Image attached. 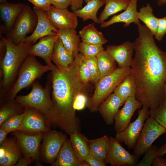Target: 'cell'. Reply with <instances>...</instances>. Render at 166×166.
I'll return each mask as SVG.
<instances>
[{
	"instance_id": "obj_7",
	"label": "cell",
	"mask_w": 166,
	"mask_h": 166,
	"mask_svg": "<svg viewBox=\"0 0 166 166\" xmlns=\"http://www.w3.org/2000/svg\"><path fill=\"white\" fill-rule=\"evenodd\" d=\"M37 21V16L34 10L26 5L12 29L7 34V38L16 45L20 44L28 34L34 31Z\"/></svg>"
},
{
	"instance_id": "obj_8",
	"label": "cell",
	"mask_w": 166,
	"mask_h": 166,
	"mask_svg": "<svg viewBox=\"0 0 166 166\" xmlns=\"http://www.w3.org/2000/svg\"><path fill=\"white\" fill-rule=\"evenodd\" d=\"M166 133V128L152 117H148L145 121L133 148V154L138 158L141 156L157 139Z\"/></svg>"
},
{
	"instance_id": "obj_39",
	"label": "cell",
	"mask_w": 166,
	"mask_h": 166,
	"mask_svg": "<svg viewBox=\"0 0 166 166\" xmlns=\"http://www.w3.org/2000/svg\"><path fill=\"white\" fill-rule=\"evenodd\" d=\"M83 56L79 65V74L81 81L87 85L89 82H91V76L87 65L83 59Z\"/></svg>"
},
{
	"instance_id": "obj_24",
	"label": "cell",
	"mask_w": 166,
	"mask_h": 166,
	"mask_svg": "<svg viewBox=\"0 0 166 166\" xmlns=\"http://www.w3.org/2000/svg\"><path fill=\"white\" fill-rule=\"evenodd\" d=\"M74 29L67 28L59 30L57 33L65 49L75 57L79 53L80 37Z\"/></svg>"
},
{
	"instance_id": "obj_25",
	"label": "cell",
	"mask_w": 166,
	"mask_h": 166,
	"mask_svg": "<svg viewBox=\"0 0 166 166\" xmlns=\"http://www.w3.org/2000/svg\"><path fill=\"white\" fill-rule=\"evenodd\" d=\"M75 57L74 55L64 47L59 37L55 44L51 60L58 67L66 68L73 62Z\"/></svg>"
},
{
	"instance_id": "obj_37",
	"label": "cell",
	"mask_w": 166,
	"mask_h": 166,
	"mask_svg": "<svg viewBox=\"0 0 166 166\" xmlns=\"http://www.w3.org/2000/svg\"><path fill=\"white\" fill-rule=\"evenodd\" d=\"M150 116L166 128V105L162 104L154 109H149Z\"/></svg>"
},
{
	"instance_id": "obj_49",
	"label": "cell",
	"mask_w": 166,
	"mask_h": 166,
	"mask_svg": "<svg viewBox=\"0 0 166 166\" xmlns=\"http://www.w3.org/2000/svg\"><path fill=\"white\" fill-rule=\"evenodd\" d=\"M10 132L5 128H0V145L6 140L7 134Z\"/></svg>"
},
{
	"instance_id": "obj_26",
	"label": "cell",
	"mask_w": 166,
	"mask_h": 166,
	"mask_svg": "<svg viewBox=\"0 0 166 166\" xmlns=\"http://www.w3.org/2000/svg\"><path fill=\"white\" fill-rule=\"evenodd\" d=\"M79 35L82 42L88 44L103 45L108 41L95 27L94 22L84 27L79 31Z\"/></svg>"
},
{
	"instance_id": "obj_13",
	"label": "cell",
	"mask_w": 166,
	"mask_h": 166,
	"mask_svg": "<svg viewBox=\"0 0 166 166\" xmlns=\"http://www.w3.org/2000/svg\"><path fill=\"white\" fill-rule=\"evenodd\" d=\"M26 108L20 131L37 133L49 131L50 125L42 114L34 109Z\"/></svg>"
},
{
	"instance_id": "obj_16",
	"label": "cell",
	"mask_w": 166,
	"mask_h": 166,
	"mask_svg": "<svg viewBox=\"0 0 166 166\" xmlns=\"http://www.w3.org/2000/svg\"><path fill=\"white\" fill-rule=\"evenodd\" d=\"M124 105L114 117V129L116 133L122 131L127 128L134 112L143 106L135 96L129 97Z\"/></svg>"
},
{
	"instance_id": "obj_46",
	"label": "cell",
	"mask_w": 166,
	"mask_h": 166,
	"mask_svg": "<svg viewBox=\"0 0 166 166\" xmlns=\"http://www.w3.org/2000/svg\"><path fill=\"white\" fill-rule=\"evenodd\" d=\"M84 0H70L71 9L73 11L82 8Z\"/></svg>"
},
{
	"instance_id": "obj_30",
	"label": "cell",
	"mask_w": 166,
	"mask_h": 166,
	"mask_svg": "<svg viewBox=\"0 0 166 166\" xmlns=\"http://www.w3.org/2000/svg\"><path fill=\"white\" fill-rule=\"evenodd\" d=\"M104 4V0H92L87 3L83 7L73 12L77 17L82 18L83 21L91 19L95 23L97 24L98 21L97 12Z\"/></svg>"
},
{
	"instance_id": "obj_50",
	"label": "cell",
	"mask_w": 166,
	"mask_h": 166,
	"mask_svg": "<svg viewBox=\"0 0 166 166\" xmlns=\"http://www.w3.org/2000/svg\"><path fill=\"white\" fill-rule=\"evenodd\" d=\"M166 154V143L160 147L158 148L157 150V155L159 156H163Z\"/></svg>"
},
{
	"instance_id": "obj_45",
	"label": "cell",
	"mask_w": 166,
	"mask_h": 166,
	"mask_svg": "<svg viewBox=\"0 0 166 166\" xmlns=\"http://www.w3.org/2000/svg\"><path fill=\"white\" fill-rule=\"evenodd\" d=\"M53 6L60 9H67L70 5V0H49Z\"/></svg>"
},
{
	"instance_id": "obj_31",
	"label": "cell",
	"mask_w": 166,
	"mask_h": 166,
	"mask_svg": "<svg viewBox=\"0 0 166 166\" xmlns=\"http://www.w3.org/2000/svg\"><path fill=\"white\" fill-rule=\"evenodd\" d=\"M105 6L99 18L97 24L105 21L109 16L122 10H125L130 0H104Z\"/></svg>"
},
{
	"instance_id": "obj_32",
	"label": "cell",
	"mask_w": 166,
	"mask_h": 166,
	"mask_svg": "<svg viewBox=\"0 0 166 166\" xmlns=\"http://www.w3.org/2000/svg\"><path fill=\"white\" fill-rule=\"evenodd\" d=\"M137 14L139 19L144 23L154 36L157 31L158 18L154 15L150 4L148 3L146 6H142Z\"/></svg>"
},
{
	"instance_id": "obj_54",
	"label": "cell",
	"mask_w": 166,
	"mask_h": 166,
	"mask_svg": "<svg viewBox=\"0 0 166 166\" xmlns=\"http://www.w3.org/2000/svg\"><path fill=\"white\" fill-rule=\"evenodd\" d=\"M7 2L6 0H0V3H4Z\"/></svg>"
},
{
	"instance_id": "obj_20",
	"label": "cell",
	"mask_w": 166,
	"mask_h": 166,
	"mask_svg": "<svg viewBox=\"0 0 166 166\" xmlns=\"http://www.w3.org/2000/svg\"><path fill=\"white\" fill-rule=\"evenodd\" d=\"M137 0H130L128 7L121 14L113 16L109 20L101 24V28H106L114 24L122 22L126 27L133 23L137 26L140 22L138 17L137 10Z\"/></svg>"
},
{
	"instance_id": "obj_27",
	"label": "cell",
	"mask_w": 166,
	"mask_h": 166,
	"mask_svg": "<svg viewBox=\"0 0 166 166\" xmlns=\"http://www.w3.org/2000/svg\"><path fill=\"white\" fill-rule=\"evenodd\" d=\"M109 145V137L106 135L88 140L89 153L99 160L105 162Z\"/></svg>"
},
{
	"instance_id": "obj_36",
	"label": "cell",
	"mask_w": 166,
	"mask_h": 166,
	"mask_svg": "<svg viewBox=\"0 0 166 166\" xmlns=\"http://www.w3.org/2000/svg\"><path fill=\"white\" fill-rule=\"evenodd\" d=\"M103 45H95L81 42L79 46V51L85 56L97 57L104 50Z\"/></svg>"
},
{
	"instance_id": "obj_17",
	"label": "cell",
	"mask_w": 166,
	"mask_h": 166,
	"mask_svg": "<svg viewBox=\"0 0 166 166\" xmlns=\"http://www.w3.org/2000/svg\"><path fill=\"white\" fill-rule=\"evenodd\" d=\"M33 10L38 18L36 28L32 34L26 37L22 42L32 44L43 37L57 34L58 30L51 24L47 18L45 11L35 8Z\"/></svg>"
},
{
	"instance_id": "obj_51",
	"label": "cell",
	"mask_w": 166,
	"mask_h": 166,
	"mask_svg": "<svg viewBox=\"0 0 166 166\" xmlns=\"http://www.w3.org/2000/svg\"><path fill=\"white\" fill-rule=\"evenodd\" d=\"M157 5L159 6H162L166 5V0H157Z\"/></svg>"
},
{
	"instance_id": "obj_4",
	"label": "cell",
	"mask_w": 166,
	"mask_h": 166,
	"mask_svg": "<svg viewBox=\"0 0 166 166\" xmlns=\"http://www.w3.org/2000/svg\"><path fill=\"white\" fill-rule=\"evenodd\" d=\"M51 85V82L50 84L48 81L43 88L35 81L29 94L16 96L15 101L26 107L38 110L45 116L50 125H53L54 107L50 95Z\"/></svg>"
},
{
	"instance_id": "obj_35",
	"label": "cell",
	"mask_w": 166,
	"mask_h": 166,
	"mask_svg": "<svg viewBox=\"0 0 166 166\" xmlns=\"http://www.w3.org/2000/svg\"><path fill=\"white\" fill-rule=\"evenodd\" d=\"M24 113L20 114H15L4 121L0 127L6 129L10 132L21 130Z\"/></svg>"
},
{
	"instance_id": "obj_48",
	"label": "cell",
	"mask_w": 166,
	"mask_h": 166,
	"mask_svg": "<svg viewBox=\"0 0 166 166\" xmlns=\"http://www.w3.org/2000/svg\"><path fill=\"white\" fill-rule=\"evenodd\" d=\"M31 159L26 157L20 158L16 164V166H27L30 164Z\"/></svg>"
},
{
	"instance_id": "obj_55",
	"label": "cell",
	"mask_w": 166,
	"mask_h": 166,
	"mask_svg": "<svg viewBox=\"0 0 166 166\" xmlns=\"http://www.w3.org/2000/svg\"><path fill=\"white\" fill-rule=\"evenodd\" d=\"M92 0H84L86 3H87L88 2H89V1Z\"/></svg>"
},
{
	"instance_id": "obj_34",
	"label": "cell",
	"mask_w": 166,
	"mask_h": 166,
	"mask_svg": "<svg viewBox=\"0 0 166 166\" xmlns=\"http://www.w3.org/2000/svg\"><path fill=\"white\" fill-rule=\"evenodd\" d=\"M83 59L85 62L91 76V82L95 84L100 79V74L97 57L83 55Z\"/></svg>"
},
{
	"instance_id": "obj_38",
	"label": "cell",
	"mask_w": 166,
	"mask_h": 166,
	"mask_svg": "<svg viewBox=\"0 0 166 166\" xmlns=\"http://www.w3.org/2000/svg\"><path fill=\"white\" fill-rule=\"evenodd\" d=\"M158 148L157 145H152L144 154L143 158L136 166H151L154 159L157 156Z\"/></svg>"
},
{
	"instance_id": "obj_15",
	"label": "cell",
	"mask_w": 166,
	"mask_h": 166,
	"mask_svg": "<svg viewBox=\"0 0 166 166\" xmlns=\"http://www.w3.org/2000/svg\"><path fill=\"white\" fill-rule=\"evenodd\" d=\"M134 49V42L127 41L117 45H107L105 50L117 63L118 68H131Z\"/></svg>"
},
{
	"instance_id": "obj_10",
	"label": "cell",
	"mask_w": 166,
	"mask_h": 166,
	"mask_svg": "<svg viewBox=\"0 0 166 166\" xmlns=\"http://www.w3.org/2000/svg\"><path fill=\"white\" fill-rule=\"evenodd\" d=\"M138 158L124 148L115 137H110L108 152L105 161L106 164L112 166H136Z\"/></svg>"
},
{
	"instance_id": "obj_43",
	"label": "cell",
	"mask_w": 166,
	"mask_h": 166,
	"mask_svg": "<svg viewBox=\"0 0 166 166\" xmlns=\"http://www.w3.org/2000/svg\"><path fill=\"white\" fill-rule=\"evenodd\" d=\"M34 5V8L41 9L45 11H47L51 4L49 0H27Z\"/></svg>"
},
{
	"instance_id": "obj_52",
	"label": "cell",
	"mask_w": 166,
	"mask_h": 166,
	"mask_svg": "<svg viewBox=\"0 0 166 166\" xmlns=\"http://www.w3.org/2000/svg\"><path fill=\"white\" fill-rule=\"evenodd\" d=\"M164 100L163 104L166 105V80L164 86Z\"/></svg>"
},
{
	"instance_id": "obj_11",
	"label": "cell",
	"mask_w": 166,
	"mask_h": 166,
	"mask_svg": "<svg viewBox=\"0 0 166 166\" xmlns=\"http://www.w3.org/2000/svg\"><path fill=\"white\" fill-rule=\"evenodd\" d=\"M45 133L42 137V154L45 162L52 164L56 160L67 137L62 132L55 130Z\"/></svg>"
},
{
	"instance_id": "obj_1",
	"label": "cell",
	"mask_w": 166,
	"mask_h": 166,
	"mask_svg": "<svg viewBox=\"0 0 166 166\" xmlns=\"http://www.w3.org/2000/svg\"><path fill=\"white\" fill-rule=\"evenodd\" d=\"M134 42V56L131 66L135 79L136 99L143 106L154 109L163 104L166 80V51L156 45L154 35L145 25H137Z\"/></svg>"
},
{
	"instance_id": "obj_22",
	"label": "cell",
	"mask_w": 166,
	"mask_h": 166,
	"mask_svg": "<svg viewBox=\"0 0 166 166\" xmlns=\"http://www.w3.org/2000/svg\"><path fill=\"white\" fill-rule=\"evenodd\" d=\"M123 105L120 98L114 93L101 103L98 110L106 124L111 125L113 124L115 116Z\"/></svg>"
},
{
	"instance_id": "obj_28",
	"label": "cell",
	"mask_w": 166,
	"mask_h": 166,
	"mask_svg": "<svg viewBox=\"0 0 166 166\" xmlns=\"http://www.w3.org/2000/svg\"><path fill=\"white\" fill-rule=\"evenodd\" d=\"M114 93L121 99L123 105L130 97L135 96L136 92L135 79L131 73L127 75L115 88Z\"/></svg>"
},
{
	"instance_id": "obj_19",
	"label": "cell",
	"mask_w": 166,
	"mask_h": 166,
	"mask_svg": "<svg viewBox=\"0 0 166 166\" xmlns=\"http://www.w3.org/2000/svg\"><path fill=\"white\" fill-rule=\"evenodd\" d=\"M26 6L24 3H0L1 16L4 23L1 28V34L3 32L8 34L10 32Z\"/></svg>"
},
{
	"instance_id": "obj_9",
	"label": "cell",
	"mask_w": 166,
	"mask_h": 166,
	"mask_svg": "<svg viewBox=\"0 0 166 166\" xmlns=\"http://www.w3.org/2000/svg\"><path fill=\"white\" fill-rule=\"evenodd\" d=\"M138 116L133 122L130 123L124 130L116 133L115 137L120 142H123L130 149L133 148L140 133L146 120L149 116V109L143 106L138 112Z\"/></svg>"
},
{
	"instance_id": "obj_53",
	"label": "cell",
	"mask_w": 166,
	"mask_h": 166,
	"mask_svg": "<svg viewBox=\"0 0 166 166\" xmlns=\"http://www.w3.org/2000/svg\"><path fill=\"white\" fill-rule=\"evenodd\" d=\"M79 166H90L88 162L85 160L80 162Z\"/></svg>"
},
{
	"instance_id": "obj_33",
	"label": "cell",
	"mask_w": 166,
	"mask_h": 166,
	"mask_svg": "<svg viewBox=\"0 0 166 166\" xmlns=\"http://www.w3.org/2000/svg\"><path fill=\"white\" fill-rule=\"evenodd\" d=\"M97 57L100 71V79L111 73L117 68L116 62L106 50L101 51Z\"/></svg>"
},
{
	"instance_id": "obj_3",
	"label": "cell",
	"mask_w": 166,
	"mask_h": 166,
	"mask_svg": "<svg viewBox=\"0 0 166 166\" xmlns=\"http://www.w3.org/2000/svg\"><path fill=\"white\" fill-rule=\"evenodd\" d=\"M6 47V52L1 62L2 85L6 89L12 84L22 63L29 55L32 44L22 42L16 45L7 38L0 36Z\"/></svg>"
},
{
	"instance_id": "obj_23",
	"label": "cell",
	"mask_w": 166,
	"mask_h": 166,
	"mask_svg": "<svg viewBox=\"0 0 166 166\" xmlns=\"http://www.w3.org/2000/svg\"><path fill=\"white\" fill-rule=\"evenodd\" d=\"M80 161L76 156L70 140H65L55 160L53 166H79Z\"/></svg>"
},
{
	"instance_id": "obj_21",
	"label": "cell",
	"mask_w": 166,
	"mask_h": 166,
	"mask_svg": "<svg viewBox=\"0 0 166 166\" xmlns=\"http://www.w3.org/2000/svg\"><path fill=\"white\" fill-rule=\"evenodd\" d=\"M19 146L13 139H6L0 147V165H15L21 158Z\"/></svg>"
},
{
	"instance_id": "obj_14",
	"label": "cell",
	"mask_w": 166,
	"mask_h": 166,
	"mask_svg": "<svg viewBox=\"0 0 166 166\" xmlns=\"http://www.w3.org/2000/svg\"><path fill=\"white\" fill-rule=\"evenodd\" d=\"M45 12L51 24L58 30L67 28L76 29L77 26V17L67 9L57 8L51 5Z\"/></svg>"
},
{
	"instance_id": "obj_47",
	"label": "cell",
	"mask_w": 166,
	"mask_h": 166,
	"mask_svg": "<svg viewBox=\"0 0 166 166\" xmlns=\"http://www.w3.org/2000/svg\"><path fill=\"white\" fill-rule=\"evenodd\" d=\"M162 156H156L154 159L152 165L153 166H166V159Z\"/></svg>"
},
{
	"instance_id": "obj_12",
	"label": "cell",
	"mask_w": 166,
	"mask_h": 166,
	"mask_svg": "<svg viewBox=\"0 0 166 166\" xmlns=\"http://www.w3.org/2000/svg\"><path fill=\"white\" fill-rule=\"evenodd\" d=\"M18 144L25 157L38 161L39 160V148L43 133L34 135L26 134L20 130L14 131Z\"/></svg>"
},
{
	"instance_id": "obj_2",
	"label": "cell",
	"mask_w": 166,
	"mask_h": 166,
	"mask_svg": "<svg viewBox=\"0 0 166 166\" xmlns=\"http://www.w3.org/2000/svg\"><path fill=\"white\" fill-rule=\"evenodd\" d=\"M82 56L81 53H78L66 68L59 67L53 64L51 68L53 125L69 135L79 131L74 104L77 96L85 92L86 85L81 81L79 74V65Z\"/></svg>"
},
{
	"instance_id": "obj_40",
	"label": "cell",
	"mask_w": 166,
	"mask_h": 166,
	"mask_svg": "<svg viewBox=\"0 0 166 166\" xmlns=\"http://www.w3.org/2000/svg\"><path fill=\"white\" fill-rule=\"evenodd\" d=\"M17 109L14 106L6 105L1 108L0 110V125L4 121L14 114Z\"/></svg>"
},
{
	"instance_id": "obj_6",
	"label": "cell",
	"mask_w": 166,
	"mask_h": 166,
	"mask_svg": "<svg viewBox=\"0 0 166 166\" xmlns=\"http://www.w3.org/2000/svg\"><path fill=\"white\" fill-rule=\"evenodd\" d=\"M51 69L49 66L41 64L35 56L29 54L20 68L17 79L10 91V100H14L21 90L29 87Z\"/></svg>"
},
{
	"instance_id": "obj_41",
	"label": "cell",
	"mask_w": 166,
	"mask_h": 166,
	"mask_svg": "<svg viewBox=\"0 0 166 166\" xmlns=\"http://www.w3.org/2000/svg\"><path fill=\"white\" fill-rule=\"evenodd\" d=\"M166 34V16L162 18H158L157 31L154 36L158 41H160Z\"/></svg>"
},
{
	"instance_id": "obj_5",
	"label": "cell",
	"mask_w": 166,
	"mask_h": 166,
	"mask_svg": "<svg viewBox=\"0 0 166 166\" xmlns=\"http://www.w3.org/2000/svg\"><path fill=\"white\" fill-rule=\"evenodd\" d=\"M132 73L130 67L118 68L111 73L100 79L95 84V89L87 105L91 111H95L99 106L128 75Z\"/></svg>"
},
{
	"instance_id": "obj_42",
	"label": "cell",
	"mask_w": 166,
	"mask_h": 166,
	"mask_svg": "<svg viewBox=\"0 0 166 166\" xmlns=\"http://www.w3.org/2000/svg\"><path fill=\"white\" fill-rule=\"evenodd\" d=\"M89 100L85 92L79 93L76 97L74 104V108L76 110H81L87 105Z\"/></svg>"
},
{
	"instance_id": "obj_44",
	"label": "cell",
	"mask_w": 166,
	"mask_h": 166,
	"mask_svg": "<svg viewBox=\"0 0 166 166\" xmlns=\"http://www.w3.org/2000/svg\"><path fill=\"white\" fill-rule=\"evenodd\" d=\"M85 160L90 166H105L106 164L105 162L99 160L89 153L85 158Z\"/></svg>"
},
{
	"instance_id": "obj_29",
	"label": "cell",
	"mask_w": 166,
	"mask_h": 166,
	"mask_svg": "<svg viewBox=\"0 0 166 166\" xmlns=\"http://www.w3.org/2000/svg\"><path fill=\"white\" fill-rule=\"evenodd\" d=\"M69 135L72 147L79 161L80 162L85 160L89 153L88 140L79 131Z\"/></svg>"
},
{
	"instance_id": "obj_18",
	"label": "cell",
	"mask_w": 166,
	"mask_h": 166,
	"mask_svg": "<svg viewBox=\"0 0 166 166\" xmlns=\"http://www.w3.org/2000/svg\"><path fill=\"white\" fill-rule=\"evenodd\" d=\"M58 38L57 34L40 38L38 43L31 45L29 51V54L41 57L51 68L53 65L51 62L52 55Z\"/></svg>"
}]
</instances>
